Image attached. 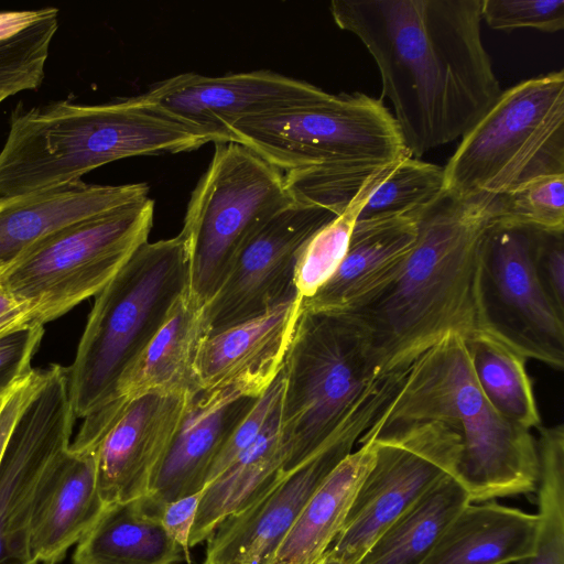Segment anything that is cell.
Masks as SVG:
<instances>
[{"label": "cell", "instance_id": "cell-13", "mask_svg": "<svg viewBox=\"0 0 564 564\" xmlns=\"http://www.w3.org/2000/svg\"><path fill=\"white\" fill-rule=\"evenodd\" d=\"M383 377L359 402L324 446L282 476L243 510L226 518L207 539L202 564H273L275 554L304 506L346 457L401 382Z\"/></svg>", "mask_w": 564, "mask_h": 564}, {"label": "cell", "instance_id": "cell-23", "mask_svg": "<svg viewBox=\"0 0 564 564\" xmlns=\"http://www.w3.org/2000/svg\"><path fill=\"white\" fill-rule=\"evenodd\" d=\"M538 514L495 500L469 502L421 564H510L533 554Z\"/></svg>", "mask_w": 564, "mask_h": 564}, {"label": "cell", "instance_id": "cell-36", "mask_svg": "<svg viewBox=\"0 0 564 564\" xmlns=\"http://www.w3.org/2000/svg\"><path fill=\"white\" fill-rule=\"evenodd\" d=\"M282 392L283 375L281 370L224 443L209 469L206 485L256 442L278 408Z\"/></svg>", "mask_w": 564, "mask_h": 564}, {"label": "cell", "instance_id": "cell-3", "mask_svg": "<svg viewBox=\"0 0 564 564\" xmlns=\"http://www.w3.org/2000/svg\"><path fill=\"white\" fill-rule=\"evenodd\" d=\"M227 133L284 173L294 203L334 215L369 180L411 156L383 101L359 91L322 89L299 104L239 120Z\"/></svg>", "mask_w": 564, "mask_h": 564}, {"label": "cell", "instance_id": "cell-10", "mask_svg": "<svg viewBox=\"0 0 564 564\" xmlns=\"http://www.w3.org/2000/svg\"><path fill=\"white\" fill-rule=\"evenodd\" d=\"M293 204L284 173L240 143H215L181 230L188 250L189 292L205 304L247 238Z\"/></svg>", "mask_w": 564, "mask_h": 564}, {"label": "cell", "instance_id": "cell-22", "mask_svg": "<svg viewBox=\"0 0 564 564\" xmlns=\"http://www.w3.org/2000/svg\"><path fill=\"white\" fill-rule=\"evenodd\" d=\"M106 506L98 489L95 453L68 449L33 512L28 540L30 561L61 563Z\"/></svg>", "mask_w": 564, "mask_h": 564}, {"label": "cell", "instance_id": "cell-27", "mask_svg": "<svg viewBox=\"0 0 564 564\" xmlns=\"http://www.w3.org/2000/svg\"><path fill=\"white\" fill-rule=\"evenodd\" d=\"M280 404L256 442L204 487L188 547L206 541L220 522L243 510L284 476Z\"/></svg>", "mask_w": 564, "mask_h": 564}, {"label": "cell", "instance_id": "cell-28", "mask_svg": "<svg viewBox=\"0 0 564 564\" xmlns=\"http://www.w3.org/2000/svg\"><path fill=\"white\" fill-rule=\"evenodd\" d=\"M469 502L463 486L446 476L394 520L356 564H421Z\"/></svg>", "mask_w": 564, "mask_h": 564}, {"label": "cell", "instance_id": "cell-44", "mask_svg": "<svg viewBox=\"0 0 564 564\" xmlns=\"http://www.w3.org/2000/svg\"><path fill=\"white\" fill-rule=\"evenodd\" d=\"M4 98L0 95V102L3 100Z\"/></svg>", "mask_w": 564, "mask_h": 564}, {"label": "cell", "instance_id": "cell-14", "mask_svg": "<svg viewBox=\"0 0 564 564\" xmlns=\"http://www.w3.org/2000/svg\"><path fill=\"white\" fill-rule=\"evenodd\" d=\"M75 419L67 367L53 365L17 422L0 462V564L30 561L32 516L69 448Z\"/></svg>", "mask_w": 564, "mask_h": 564}, {"label": "cell", "instance_id": "cell-15", "mask_svg": "<svg viewBox=\"0 0 564 564\" xmlns=\"http://www.w3.org/2000/svg\"><path fill=\"white\" fill-rule=\"evenodd\" d=\"M336 215L293 204L242 243L214 295L204 304L206 337L259 316L297 294L294 269L307 239Z\"/></svg>", "mask_w": 564, "mask_h": 564}, {"label": "cell", "instance_id": "cell-16", "mask_svg": "<svg viewBox=\"0 0 564 564\" xmlns=\"http://www.w3.org/2000/svg\"><path fill=\"white\" fill-rule=\"evenodd\" d=\"M322 88L271 70L205 76L184 73L154 84L144 96L161 111L209 135L229 142L227 128L248 117L307 100Z\"/></svg>", "mask_w": 564, "mask_h": 564}, {"label": "cell", "instance_id": "cell-2", "mask_svg": "<svg viewBox=\"0 0 564 564\" xmlns=\"http://www.w3.org/2000/svg\"><path fill=\"white\" fill-rule=\"evenodd\" d=\"M496 200L445 195L420 216L416 240L395 278L344 312L365 333L382 377L405 370L448 333L478 329L480 248Z\"/></svg>", "mask_w": 564, "mask_h": 564}, {"label": "cell", "instance_id": "cell-37", "mask_svg": "<svg viewBox=\"0 0 564 564\" xmlns=\"http://www.w3.org/2000/svg\"><path fill=\"white\" fill-rule=\"evenodd\" d=\"M44 325L34 324L0 338V395L30 375Z\"/></svg>", "mask_w": 564, "mask_h": 564}, {"label": "cell", "instance_id": "cell-7", "mask_svg": "<svg viewBox=\"0 0 564 564\" xmlns=\"http://www.w3.org/2000/svg\"><path fill=\"white\" fill-rule=\"evenodd\" d=\"M282 375L284 475L317 453L383 378L365 333L349 314L305 308Z\"/></svg>", "mask_w": 564, "mask_h": 564}, {"label": "cell", "instance_id": "cell-20", "mask_svg": "<svg viewBox=\"0 0 564 564\" xmlns=\"http://www.w3.org/2000/svg\"><path fill=\"white\" fill-rule=\"evenodd\" d=\"M148 193L145 183L97 185L80 180L0 198V272L48 235L145 198Z\"/></svg>", "mask_w": 564, "mask_h": 564}, {"label": "cell", "instance_id": "cell-41", "mask_svg": "<svg viewBox=\"0 0 564 564\" xmlns=\"http://www.w3.org/2000/svg\"><path fill=\"white\" fill-rule=\"evenodd\" d=\"M34 324L32 307L0 286V338Z\"/></svg>", "mask_w": 564, "mask_h": 564}, {"label": "cell", "instance_id": "cell-8", "mask_svg": "<svg viewBox=\"0 0 564 564\" xmlns=\"http://www.w3.org/2000/svg\"><path fill=\"white\" fill-rule=\"evenodd\" d=\"M444 169L445 195L498 197L564 175V72L502 90L462 137Z\"/></svg>", "mask_w": 564, "mask_h": 564}, {"label": "cell", "instance_id": "cell-33", "mask_svg": "<svg viewBox=\"0 0 564 564\" xmlns=\"http://www.w3.org/2000/svg\"><path fill=\"white\" fill-rule=\"evenodd\" d=\"M444 196L443 166L408 156L373 188L356 221L419 216Z\"/></svg>", "mask_w": 564, "mask_h": 564}, {"label": "cell", "instance_id": "cell-11", "mask_svg": "<svg viewBox=\"0 0 564 564\" xmlns=\"http://www.w3.org/2000/svg\"><path fill=\"white\" fill-rule=\"evenodd\" d=\"M373 464L343 527L318 561L356 564L373 541L440 480L455 473L462 449L455 430L437 421L411 422L368 434Z\"/></svg>", "mask_w": 564, "mask_h": 564}, {"label": "cell", "instance_id": "cell-32", "mask_svg": "<svg viewBox=\"0 0 564 564\" xmlns=\"http://www.w3.org/2000/svg\"><path fill=\"white\" fill-rule=\"evenodd\" d=\"M392 167L369 180L340 214L319 227L303 245L294 269V286L303 301L312 297L336 273L347 253L360 210Z\"/></svg>", "mask_w": 564, "mask_h": 564}, {"label": "cell", "instance_id": "cell-40", "mask_svg": "<svg viewBox=\"0 0 564 564\" xmlns=\"http://www.w3.org/2000/svg\"><path fill=\"white\" fill-rule=\"evenodd\" d=\"M202 491L166 502L162 507L161 520L165 530L170 536L185 550V552L189 549V534Z\"/></svg>", "mask_w": 564, "mask_h": 564}, {"label": "cell", "instance_id": "cell-12", "mask_svg": "<svg viewBox=\"0 0 564 564\" xmlns=\"http://www.w3.org/2000/svg\"><path fill=\"white\" fill-rule=\"evenodd\" d=\"M541 229L491 219L480 248L477 327L527 359L564 368V314L543 290L534 267Z\"/></svg>", "mask_w": 564, "mask_h": 564}, {"label": "cell", "instance_id": "cell-4", "mask_svg": "<svg viewBox=\"0 0 564 564\" xmlns=\"http://www.w3.org/2000/svg\"><path fill=\"white\" fill-rule=\"evenodd\" d=\"M214 139L171 118L144 94L99 105L17 108L0 150V198L80 181L121 159L196 150Z\"/></svg>", "mask_w": 564, "mask_h": 564}, {"label": "cell", "instance_id": "cell-38", "mask_svg": "<svg viewBox=\"0 0 564 564\" xmlns=\"http://www.w3.org/2000/svg\"><path fill=\"white\" fill-rule=\"evenodd\" d=\"M534 267L546 295L564 314V230H540Z\"/></svg>", "mask_w": 564, "mask_h": 564}, {"label": "cell", "instance_id": "cell-1", "mask_svg": "<svg viewBox=\"0 0 564 564\" xmlns=\"http://www.w3.org/2000/svg\"><path fill=\"white\" fill-rule=\"evenodd\" d=\"M481 0H333L336 25L375 59L412 158L462 138L502 88L480 33Z\"/></svg>", "mask_w": 564, "mask_h": 564}, {"label": "cell", "instance_id": "cell-25", "mask_svg": "<svg viewBox=\"0 0 564 564\" xmlns=\"http://www.w3.org/2000/svg\"><path fill=\"white\" fill-rule=\"evenodd\" d=\"M205 337L204 303L187 290L123 373L112 401L130 400L152 392L198 390L194 367Z\"/></svg>", "mask_w": 564, "mask_h": 564}, {"label": "cell", "instance_id": "cell-19", "mask_svg": "<svg viewBox=\"0 0 564 564\" xmlns=\"http://www.w3.org/2000/svg\"><path fill=\"white\" fill-rule=\"evenodd\" d=\"M257 399L235 387L194 391L148 495L166 503L202 491L215 457Z\"/></svg>", "mask_w": 564, "mask_h": 564}, {"label": "cell", "instance_id": "cell-5", "mask_svg": "<svg viewBox=\"0 0 564 564\" xmlns=\"http://www.w3.org/2000/svg\"><path fill=\"white\" fill-rule=\"evenodd\" d=\"M437 421L457 432L454 477L470 502L536 491L540 474L531 430L500 415L481 392L464 336L448 333L405 370L401 383L365 433Z\"/></svg>", "mask_w": 564, "mask_h": 564}, {"label": "cell", "instance_id": "cell-35", "mask_svg": "<svg viewBox=\"0 0 564 564\" xmlns=\"http://www.w3.org/2000/svg\"><path fill=\"white\" fill-rule=\"evenodd\" d=\"M480 14L494 30L555 33L564 28V0H481Z\"/></svg>", "mask_w": 564, "mask_h": 564}, {"label": "cell", "instance_id": "cell-26", "mask_svg": "<svg viewBox=\"0 0 564 564\" xmlns=\"http://www.w3.org/2000/svg\"><path fill=\"white\" fill-rule=\"evenodd\" d=\"M321 482L281 543L273 564H315L340 531L376 447L359 444Z\"/></svg>", "mask_w": 564, "mask_h": 564}, {"label": "cell", "instance_id": "cell-29", "mask_svg": "<svg viewBox=\"0 0 564 564\" xmlns=\"http://www.w3.org/2000/svg\"><path fill=\"white\" fill-rule=\"evenodd\" d=\"M464 340L474 377L490 405L510 422L539 429L541 415L525 368L528 359L480 329Z\"/></svg>", "mask_w": 564, "mask_h": 564}, {"label": "cell", "instance_id": "cell-9", "mask_svg": "<svg viewBox=\"0 0 564 564\" xmlns=\"http://www.w3.org/2000/svg\"><path fill=\"white\" fill-rule=\"evenodd\" d=\"M154 217L149 196L64 227L0 272V286L28 303L35 323L64 315L97 295L148 241Z\"/></svg>", "mask_w": 564, "mask_h": 564}, {"label": "cell", "instance_id": "cell-31", "mask_svg": "<svg viewBox=\"0 0 564 564\" xmlns=\"http://www.w3.org/2000/svg\"><path fill=\"white\" fill-rule=\"evenodd\" d=\"M536 441L539 531L533 554L517 564H564V426H540Z\"/></svg>", "mask_w": 564, "mask_h": 564}, {"label": "cell", "instance_id": "cell-39", "mask_svg": "<svg viewBox=\"0 0 564 564\" xmlns=\"http://www.w3.org/2000/svg\"><path fill=\"white\" fill-rule=\"evenodd\" d=\"M48 376V368L33 371L0 395V462L11 433L23 411L39 393Z\"/></svg>", "mask_w": 564, "mask_h": 564}, {"label": "cell", "instance_id": "cell-17", "mask_svg": "<svg viewBox=\"0 0 564 564\" xmlns=\"http://www.w3.org/2000/svg\"><path fill=\"white\" fill-rule=\"evenodd\" d=\"M193 392H152L123 404L95 451L97 482L106 505L149 492Z\"/></svg>", "mask_w": 564, "mask_h": 564}, {"label": "cell", "instance_id": "cell-6", "mask_svg": "<svg viewBox=\"0 0 564 564\" xmlns=\"http://www.w3.org/2000/svg\"><path fill=\"white\" fill-rule=\"evenodd\" d=\"M182 234L141 245L96 295L68 370L76 419L110 403L119 380L188 290Z\"/></svg>", "mask_w": 564, "mask_h": 564}, {"label": "cell", "instance_id": "cell-34", "mask_svg": "<svg viewBox=\"0 0 564 564\" xmlns=\"http://www.w3.org/2000/svg\"><path fill=\"white\" fill-rule=\"evenodd\" d=\"M496 218L541 230H564V175L539 178L498 196Z\"/></svg>", "mask_w": 564, "mask_h": 564}, {"label": "cell", "instance_id": "cell-42", "mask_svg": "<svg viewBox=\"0 0 564 564\" xmlns=\"http://www.w3.org/2000/svg\"><path fill=\"white\" fill-rule=\"evenodd\" d=\"M6 564H41V563L34 562V561H14V562L6 563Z\"/></svg>", "mask_w": 564, "mask_h": 564}, {"label": "cell", "instance_id": "cell-18", "mask_svg": "<svg viewBox=\"0 0 564 564\" xmlns=\"http://www.w3.org/2000/svg\"><path fill=\"white\" fill-rule=\"evenodd\" d=\"M302 302L296 294L259 316L205 337L194 367L198 388L235 387L259 397L282 370Z\"/></svg>", "mask_w": 564, "mask_h": 564}, {"label": "cell", "instance_id": "cell-24", "mask_svg": "<svg viewBox=\"0 0 564 564\" xmlns=\"http://www.w3.org/2000/svg\"><path fill=\"white\" fill-rule=\"evenodd\" d=\"M150 495L107 505L76 543L72 564H176L186 553L165 530Z\"/></svg>", "mask_w": 564, "mask_h": 564}, {"label": "cell", "instance_id": "cell-43", "mask_svg": "<svg viewBox=\"0 0 564 564\" xmlns=\"http://www.w3.org/2000/svg\"><path fill=\"white\" fill-rule=\"evenodd\" d=\"M315 564H326V563H324L322 561H317Z\"/></svg>", "mask_w": 564, "mask_h": 564}, {"label": "cell", "instance_id": "cell-21", "mask_svg": "<svg viewBox=\"0 0 564 564\" xmlns=\"http://www.w3.org/2000/svg\"><path fill=\"white\" fill-rule=\"evenodd\" d=\"M421 215L356 221L338 270L302 302V308L348 312L380 292L395 278L411 251Z\"/></svg>", "mask_w": 564, "mask_h": 564}, {"label": "cell", "instance_id": "cell-30", "mask_svg": "<svg viewBox=\"0 0 564 564\" xmlns=\"http://www.w3.org/2000/svg\"><path fill=\"white\" fill-rule=\"evenodd\" d=\"M58 9L0 12V95L6 99L37 89L45 76Z\"/></svg>", "mask_w": 564, "mask_h": 564}]
</instances>
